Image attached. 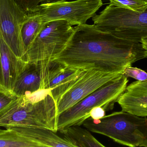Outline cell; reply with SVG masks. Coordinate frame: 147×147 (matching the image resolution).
Masks as SVG:
<instances>
[{"instance_id":"1","label":"cell","mask_w":147,"mask_h":147,"mask_svg":"<svg viewBox=\"0 0 147 147\" xmlns=\"http://www.w3.org/2000/svg\"><path fill=\"white\" fill-rule=\"evenodd\" d=\"M64 49L54 59L69 68L123 73L125 68L145 58L142 44L116 37L95 25L74 27Z\"/></svg>"},{"instance_id":"2","label":"cell","mask_w":147,"mask_h":147,"mask_svg":"<svg viewBox=\"0 0 147 147\" xmlns=\"http://www.w3.org/2000/svg\"><path fill=\"white\" fill-rule=\"evenodd\" d=\"M57 104L49 92L34 97L18 98L0 117V127L21 126L57 132Z\"/></svg>"},{"instance_id":"3","label":"cell","mask_w":147,"mask_h":147,"mask_svg":"<svg viewBox=\"0 0 147 147\" xmlns=\"http://www.w3.org/2000/svg\"><path fill=\"white\" fill-rule=\"evenodd\" d=\"M83 126L92 133L105 136L129 147H147V118L121 111L98 120L90 118Z\"/></svg>"},{"instance_id":"4","label":"cell","mask_w":147,"mask_h":147,"mask_svg":"<svg viewBox=\"0 0 147 147\" xmlns=\"http://www.w3.org/2000/svg\"><path fill=\"white\" fill-rule=\"evenodd\" d=\"M129 80L124 74L100 86L95 91L58 116L57 129L60 133L67 129L83 125L90 118L92 109L103 108L111 110L126 90Z\"/></svg>"},{"instance_id":"5","label":"cell","mask_w":147,"mask_h":147,"mask_svg":"<svg viewBox=\"0 0 147 147\" xmlns=\"http://www.w3.org/2000/svg\"><path fill=\"white\" fill-rule=\"evenodd\" d=\"M92 20L99 30L121 38L140 43L147 38V8L139 13L109 4Z\"/></svg>"},{"instance_id":"6","label":"cell","mask_w":147,"mask_h":147,"mask_svg":"<svg viewBox=\"0 0 147 147\" xmlns=\"http://www.w3.org/2000/svg\"><path fill=\"white\" fill-rule=\"evenodd\" d=\"M74 32L65 20L46 22L26 52L27 62L53 60L64 49Z\"/></svg>"},{"instance_id":"7","label":"cell","mask_w":147,"mask_h":147,"mask_svg":"<svg viewBox=\"0 0 147 147\" xmlns=\"http://www.w3.org/2000/svg\"><path fill=\"white\" fill-rule=\"evenodd\" d=\"M103 4L102 0H57L41 3L29 13L39 16L45 23L51 21L65 20L71 26H78L86 24Z\"/></svg>"},{"instance_id":"8","label":"cell","mask_w":147,"mask_h":147,"mask_svg":"<svg viewBox=\"0 0 147 147\" xmlns=\"http://www.w3.org/2000/svg\"><path fill=\"white\" fill-rule=\"evenodd\" d=\"M28 18V13L14 0H0V30L2 34L16 57L26 62L22 30Z\"/></svg>"},{"instance_id":"9","label":"cell","mask_w":147,"mask_h":147,"mask_svg":"<svg viewBox=\"0 0 147 147\" xmlns=\"http://www.w3.org/2000/svg\"><path fill=\"white\" fill-rule=\"evenodd\" d=\"M123 74L87 70L57 102V115L75 105L100 86Z\"/></svg>"},{"instance_id":"10","label":"cell","mask_w":147,"mask_h":147,"mask_svg":"<svg viewBox=\"0 0 147 147\" xmlns=\"http://www.w3.org/2000/svg\"><path fill=\"white\" fill-rule=\"evenodd\" d=\"M53 60L27 63L16 80L12 94L17 98L28 96L45 90Z\"/></svg>"},{"instance_id":"11","label":"cell","mask_w":147,"mask_h":147,"mask_svg":"<svg viewBox=\"0 0 147 147\" xmlns=\"http://www.w3.org/2000/svg\"><path fill=\"white\" fill-rule=\"evenodd\" d=\"M86 71L69 68L53 60L48 74L46 90L49 91L56 104L63 95L73 86Z\"/></svg>"},{"instance_id":"12","label":"cell","mask_w":147,"mask_h":147,"mask_svg":"<svg viewBox=\"0 0 147 147\" xmlns=\"http://www.w3.org/2000/svg\"><path fill=\"white\" fill-rule=\"evenodd\" d=\"M27 63L16 57L0 30V87L12 94L16 80Z\"/></svg>"},{"instance_id":"13","label":"cell","mask_w":147,"mask_h":147,"mask_svg":"<svg viewBox=\"0 0 147 147\" xmlns=\"http://www.w3.org/2000/svg\"><path fill=\"white\" fill-rule=\"evenodd\" d=\"M117 102L122 111L140 117H147V80L127 86Z\"/></svg>"},{"instance_id":"14","label":"cell","mask_w":147,"mask_h":147,"mask_svg":"<svg viewBox=\"0 0 147 147\" xmlns=\"http://www.w3.org/2000/svg\"><path fill=\"white\" fill-rule=\"evenodd\" d=\"M15 131L19 134L29 139L39 145L50 147H76L49 129L21 126L5 127Z\"/></svg>"},{"instance_id":"15","label":"cell","mask_w":147,"mask_h":147,"mask_svg":"<svg viewBox=\"0 0 147 147\" xmlns=\"http://www.w3.org/2000/svg\"><path fill=\"white\" fill-rule=\"evenodd\" d=\"M63 138L76 147H106L86 129L75 126L61 132Z\"/></svg>"},{"instance_id":"16","label":"cell","mask_w":147,"mask_h":147,"mask_svg":"<svg viewBox=\"0 0 147 147\" xmlns=\"http://www.w3.org/2000/svg\"><path fill=\"white\" fill-rule=\"evenodd\" d=\"M28 13V19L22 30V38L26 52L45 24L39 16L33 13Z\"/></svg>"},{"instance_id":"17","label":"cell","mask_w":147,"mask_h":147,"mask_svg":"<svg viewBox=\"0 0 147 147\" xmlns=\"http://www.w3.org/2000/svg\"><path fill=\"white\" fill-rule=\"evenodd\" d=\"M39 144L11 129L0 132V147H33Z\"/></svg>"},{"instance_id":"18","label":"cell","mask_w":147,"mask_h":147,"mask_svg":"<svg viewBox=\"0 0 147 147\" xmlns=\"http://www.w3.org/2000/svg\"><path fill=\"white\" fill-rule=\"evenodd\" d=\"M110 4L120 8L134 12H143L147 8V1L144 0H109Z\"/></svg>"},{"instance_id":"19","label":"cell","mask_w":147,"mask_h":147,"mask_svg":"<svg viewBox=\"0 0 147 147\" xmlns=\"http://www.w3.org/2000/svg\"><path fill=\"white\" fill-rule=\"evenodd\" d=\"M17 98L0 87V117L9 109Z\"/></svg>"},{"instance_id":"20","label":"cell","mask_w":147,"mask_h":147,"mask_svg":"<svg viewBox=\"0 0 147 147\" xmlns=\"http://www.w3.org/2000/svg\"><path fill=\"white\" fill-rule=\"evenodd\" d=\"M16 3L25 10L29 13L41 3L51 2L57 0H14Z\"/></svg>"},{"instance_id":"21","label":"cell","mask_w":147,"mask_h":147,"mask_svg":"<svg viewBox=\"0 0 147 147\" xmlns=\"http://www.w3.org/2000/svg\"><path fill=\"white\" fill-rule=\"evenodd\" d=\"M123 74L127 78H131L139 81H144L147 80V73L136 67L131 66L125 68Z\"/></svg>"},{"instance_id":"22","label":"cell","mask_w":147,"mask_h":147,"mask_svg":"<svg viewBox=\"0 0 147 147\" xmlns=\"http://www.w3.org/2000/svg\"><path fill=\"white\" fill-rule=\"evenodd\" d=\"M106 112V111L102 107H96L91 111L90 118L93 120H98L105 116Z\"/></svg>"},{"instance_id":"23","label":"cell","mask_w":147,"mask_h":147,"mask_svg":"<svg viewBox=\"0 0 147 147\" xmlns=\"http://www.w3.org/2000/svg\"><path fill=\"white\" fill-rule=\"evenodd\" d=\"M141 43L142 44L143 48L145 50V57L147 58V38L142 39Z\"/></svg>"},{"instance_id":"24","label":"cell","mask_w":147,"mask_h":147,"mask_svg":"<svg viewBox=\"0 0 147 147\" xmlns=\"http://www.w3.org/2000/svg\"><path fill=\"white\" fill-rule=\"evenodd\" d=\"M33 147H50L47 146H42V145H38V146H36Z\"/></svg>"},{"instance_id":"25","label":"cell","mask_w":147,"mask_h":147,"mask_svg":"<svg viewBox=\"0 0 147 147\" xmlns=\"http://www.w3.org/2000/svg\"><path fill=\"white\" fill-rule=\"evenodd\" d=\"M3 129H0V132H1V131H2V130Z\"/></svg>"},{"instance_id":"26","label":"cell","mask_w":147,"mask_h":147,"mask_svg":"<svg viewBox=\"0 0 147 147\" xmlns=\"http://www.w3.org/2000/svg\"><path fill=\"white\" fill-rule=\"evenodd\" d=\"M144 1H147V0H144Z\"/></svg>"}]
</instances>
